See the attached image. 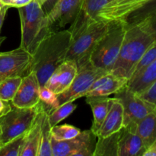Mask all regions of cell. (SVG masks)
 Segmentation results:
<instances>
[{
  "label": "cell",
  "mask_w": 156,
  "mask_h": 156,
  "mask_svg": "<svg viewBox=\"0 0 156 156\" xmlns=\"http://www.w3.org/2000/svg\"><path fill=\"white\" fill-rule=\"evenodd\" d=\"M73 37L68 30L52 32L40 42L32 54L31 71L43 87L50 75L66 60Z\"/></svg>",
  "instance_id": "1"
},
{
  "label": "cell",
  "mask_w": 156,
  "mask_h": 156,
  "mask_svg": "<svg viewBox=\"0 0 156 156\" xmlns=\"http://www.w3.org/2000/svg\"><path fill=\"white\" fill-rule=\"evenodd\" d=\"M154 41L152 34L140 24L126 26L118 57L110 73L129 80L139 61Z\"/></svg>",
  "instance_id": "2"
},
{
  "label": "cell",
  "mask_w": 156,
  "mask_h": 156,
  "mask_svg": "<svg viewBox=\"0 0 156 156\" xmlns=\"http://www.w3.org/2000/svg\"><path fill=\"white\" fill-rule=\"evenodd\" d=\"M18 10L21 30L20 47L33 54L40 42L53 31L38 0H32Z\"/></svg>",
  "instance_id": "3"
},
{
  "label": "cell",
  "mask_w": 156,
  "mask_h": 156,
  "mask_svg": "<svg viewBox=\"0 0 156 156\" xmlns=\"http://www.w3.org/2000/svg\"><path fill=\"white\" fill-rule=\"evenodd\" d=\"M126 30L125 23L110 22L108 31L99 39L90 55L89 61L94 67L111 72L118 57Z\"/></svg>",
  "instance_id": "4"
},
{
  "label": "cell",
  "mask_w": 156,
  "mask_h": 156,
  "mask_svg": "<svg viewBox=\"0 0 156 156\" xmlns=\"http://www.w3.org/2000/svg\"><path fill=\"white\" fill-rule=\"evenodd\" d=\"M42 108L43 105L41 101L37 106L30 108H17L12 105L8 112L0 116L1 146L28 132Z\"/></svg>",
  "instance_id": "5"
},
{
  "label": "cell",
  "mask_w": 156,
  "mask_h": 156,
  "mask_svg": "<svg viewBox=\"0 0 156 156\" xmlns=\"http://www.w3.org/2000/svg\"><path fill=\"white\" fill-rule=\"evenodd\" d=\"M110 22L97 20L86 27L85 30L73 38L67 52L66 59L74 60L77 68L89 62L90 55L95 44L108 31Z\"/></svg>",
  "instance_id": "6"
},
{
  "label": "cell",
  "mask_w": 156,
  "mask_h": 156,
  "mask_svg": "<svg viewBox=\"0 0 156 156\" xmlns=\"http://www.w3.org/2000/svg\"><path fill=\"white\" fill-rule=\"evenodd\" d=\"M114 94L123 105V127L133 132H136L137 123L155 110V106L143 100L126 85Z\"/></svg>",
  "instance_id": "7"
},
{
  "label": "cell",
  "mask_w": 156,
  "mask_h": 156,
  "mask_svg": "<svg viewBox=\"0 0 156 156\" xmlns=\"http://www.w3.org/2000/svg\"><path fill=\"white\" fill-rule=\"evenodd\" d=\"M109 72L94 67L90 62L78 68L77 74L71 85L64 92L56 95L57 107L69 101H74L77 98L84 97L94 81Z\"/></svg>",
  "instance_id": "8"
},
{
  "label": "cell",
  "mask_w": 156,
  "mask_h": 156,
  "mask_svg": "<svg viewBox=\"0 0 156 156\" xmlns=\"http://www.w3.org/2000/svg\"><path fill=\"white\" fill-rule=\"evenodd\" d=\"M97 136L92 131H81L75 138L56 141L52 138L53 156H93Z\"/></svg>",
  "instance_id": "9"
},
{
  "label": "cell",
  "mask_w": 156,
  "mask_h": 156,
  "mask_svg": "<svg viewBox=\"0 0 156 156\" xmlns=\"http://www.w3.org/2000/svg\"><path fill=\"white\" fill-rule=\"evenodd\" d=\"M32 54L23 49L0 53V82L9 77H24L31 72Z\"/></svg>",
  "instance_id": "10"
},
{
  "label": "cell",
  "mask_w": 156,
  "mask_h": 156,
  "mask_svg": "<svg viewBox=\"0 0 156 156\" xmlns=\"http://www.w3.org/2000/svg\"><path fill=\"white\" fill-rule=\"evenodd\" d=\"M40 88L36 74L31 71L22 78L19 88L11 102L17 108H34L40 102Z\"/></svg>",
  "instance_id": "11"
},
{
  "label": "cell",
  "mask_w": 156,
  "mask_h": 156,
  "mask_svg": "<svg viewBox=\"0 0 156 156\" xmlns=\"http://www.w3.org/2000/svg\"><path fill=\"white\" fill-rule=\"evenodd\" d=\"M84 0H57L53 9L47 14L50 27H62L72 24L79 13Z\"/></svg>",
  "instance_id": "12"
},
{
  "label": "cell",
  "mask_w": 156,
  "mask_h": 156,
  "mask_svg": "<svg viewBox=\"0 0 156 156\" xmlns=\"http://www.w3.org/2000/svg\"><path fill=\"white\" fill-rule=\"evenodd\" d=\"M77 72L76 62L74 60L66 59L50 75L44 86L53 94L58 95L68 89Z\"/></svg>",
  "instance_id": "13"
},
{
  "label": "cell",
  "mask_w": 156,
  "mask_h": 156,
  "mask_svg": "<svg viewBox=\"0 0 156 156\" xmlns=\"http://www.w3.org/2000/svg\"><path fill=\"white\" fill-rule=\"evenodd\" d=\"M110 0H84L81 10L70 25L73 38L82 33L89 24L98 20V14Z\"/></svg>",
  "instance_id": "14"
},
{
  "label": "cell",
  "mask_w": 156,
  "mask_h": 156,
  "mask_svg": "<svg viewBox=\"0 0 156 156\" xmlns=\"http://www.w3.org/2000/svg\"><path fill=\"white\" fill-rule=\"evenodd\" d=\"M128 80L118 77L111 73H107L98 78L84 97H101L115 94L126 86Z\"/></svg>",
  "instance_id": "15"
},
{
  "label": "cell",
  "mask_w": 156,
  "mask_h": 156,
  "mask_svg": "<svg viewBox=\"0 0 156 156\" xmlns=\"http://www.w3.org/2000/svg\"><path fill=\"white\" fill-rule=\"evenodd\" d=\"M123 127V108L117 98H110L106 117L97 134L98 138H106Z\"/></svg>",
  "instance_id": "16"
},
{
  "label": "cell",
  "mask_w": 156,
  "mask_h": 156,
  "mask_svg": "<svg viewBox=\"0 0 156 156\" xmlns=\"http://www.w3.org/2000/svg\"><path fill=\"white\" fill-rule=\"evenodd\" d=\"M144 144L136 132L123 127L119 131L117 156H143Z\"/></svg>",
  "instance_id": "17"
},
{
  "label": "cell",
  "mask_w": 156,
  "mask_h": 156,
  "mask_svg": "<svg viewBox=\"0 0 156 156\" xmlns=\"http://www.w3.org/2000/svg\"><path fill=\"white\" fill-rule=\"evenodd\" d=\"M47 114L43 107L37 116L33 126L27 133L25 142L21 149L20 156H37L41 137V128L45 114Z\"/></svg>",
  "instance_id": "18"
},
{
  "label": "cell",
  "mask_w": 156,
  "mask_h": 156,
  "mask_svg": "<svg viewBox=\"0 0 156 156\" xmlns=\"http://www.w3.org/2000/svg\"><path fill=\"white\" fill-rule=\"evenodd\" d=\"M110 98L108 96L101 97H86V102L91 107L93 113V123L91 130L97 136L108 111Z\"/></svg>",
  "instance_id": "19"
},
{
  "label": "cell",
  "mask_w": 156,
  "mask_h": 156,
  "mask_svg": "<svg viewBox=\"0 0 156 156\" xmlns=\"http://www.w3.org/2000/svg\"><path fill=\"white\" fill-rule=\"evenodd\" d=\"M156 81V59L146 66L136 77L128 81L126 86L137 94L147 89Z\"/></svg>",
  "instance_id": "20"
},
{
  "label": "cell",
  "mask_w": 156,
  "mask_h": 156,
  "mask_svg": "<svg viewBox=\"0 0 156 156\" xmlns=\"http://www.w3.org/2000/svg\"><path fill=\"white\" fill-rule=\"evenodd\" d=\"M136 133L141 138L145 147L156 140V110L149 113L136 125Z\"/></svg>",
  "instance_id": "21"
},
{
  "label": "cell",
  "mask_w": 156,
  "mask_h": 156,
  "mask_svg": "<svg viewBox=\"0 0 156 156\" xmlns=\"http://www.w3.org/2000/svg\"><path fill=\"white\" fill-rule=\"evenodd\" d=\"M119 132L115 133L106 138H98L93 156L116 155L117 156V141Z\"/></svg>",
  "instance_id": "22"
},
{
  "label": "cell",
  "mask_w": 156,
  "mask_h": 156,
  "mask_svg": "<svg viewBox=\"0 0 156 156\" xmlns=\"http://www.w3.org/2000/svg\"><path fill=\"white\" fill-rule=\"evenodd\" d=\"M51 126L48 120V114H45L41 128V137L37 156H53L52 152Z\"/></svg>",
  "instance_id": "23"
},
{
  "label": "cell",
  "mask_w": 156,
  "mask_h": 156,
  "mask_svg": "<svg viewBox=\"0 0 156 156\" xmlns=\"http://www.w3.org/2000/svg\"><path fill=\"white\" fill-rule=\"evenodd\" d=\"M22 77H9L0 82V99L12 101L20 86Z\"/></svg>",
  "instance_id": "24"
},
{
  "label": "cell",
  "mask_w": 156,
  "mask_h": 156,
  "mask_svg": "<svg viewBox=\"0 0 156 156\" xmlns=\"http://www.w3.org/2000/svg\"><path fill=\"white\" fill-rule=\"evenodd\" d=\"M76 108L77 105L73 103V101H69L63 105H59L57 108L53 109L51 112L47 114L49 123L51 127L57 125L64 119L67 118L72 113H73Z\"/></svg>",
  "instance_id": "25"
},
{
  "label": "cell",
  "mask_w": 156,
  "mask_h": 156,
  "mask_svg": "<svg viewBox=\"0 0 156 156\" xmlns=\"http://www.w3.org/2000/svg\"><path fill=\"white\" fill-rule=\"evenodd\" d=\"M154 14H156V0H150L140 9L129 15L125 21V23L126 26L133 25Z\"/></svg>",
  "instance_id": "26"
},
{
  "label": "cell",
  "mask_w": 156,
  "mask_h": 156,
  "mask_svg": "<svg viewBox=\"0 0 156 156\" xmlns=\"http://www.w3.org/2000/svg\"><path fill=\"white\" fill-rule=\"evenodd\" d=\"M27 133L22 134L0 146V156H20Z\"/></svg>",
  "instance_id": "27"
},
{
  "label": "cell",
  "mask_w": 156,
  "mask_h": 156,
  "mask_svg": "<svg viewBox=\"0 0 156 156\" xmlns=\"http://www.w3.org/2000/svg\"><path fill=\"white\" fill-rule=\"evenodd\" d=\"M80 133L81 130L79 128L69 124L59 125V126L56 125L51 127L52 138L56 141L71 140L77 136Z\"/></svg>",
  "instance_id": "28"
},
{
  "label": "cell",
  "mask_w": 156,
  "mask_h": 156,
  "mask_svg": "<svg viewBox=\"0 0 156 156\" xmlns=\"http://www.w3.org/2000/svg\"><path fill=\"white\" fill-rule=\"evenodd\" d=\"M155 59H156V41H154L153 44L145 52L143 56H142L140 60L137 63L136 66L134 69L133 73L132 76H131V78L129 79L136 77L137 75L140 74L146 66H148L149 64L152 63Z\"/></svg>",
  "instance_id": "29"
},
{
  "label": "cell",
  "mask_w": 156,
  "mask_h": 156,
  "mask_svg": "<svg viewBox=\"0 0 156 156\" xmlns=\"http://www.w3.org/2000/svg\"><path fill=\"white\" fill-rule=\"evenodd\" d=\"M136 24H140L145 30L149 32L153 37L155 41H156V14L147 17Z\"/></svg>",
  "instance_id": "30"
},
{
  "label": "cell",
  "mask_w": 156,
  "mask_h": 156,
  "mask_svg": "<svg viewBox=\"0 0 156 156\" xmlns=\"http://www.w3.org/2000/svg\"><path fill=\"white\" fill-rule=\"evenodd\" d=\"M143 100L156 107V81L143 92L139 94Z\"/></svg>",
  "instance_id": "31"
},
{
  "label": "cell",
  "mask_w": 156,
  "mask_h": 156,
  "mask_svg": "<svg viewBox=\"0 0 156 156\" xmlns=\"http://www.w3.org/2000/svg\"><path fill=\"white\" fill-rule=\"evenodd\" d=\"M3 5H9V7L19 8L28 4L32 0H0Z\"/></svg>",
  "instance_id": "32"
},
{
  "label": "cell",
  "mask_w": 156,
  "mask_h": 156,
  "mask_svg": "<svg viewBox=\"0 0 156 156\" xmlns=\"http://www.w3.org/2000/svg\"><path fill=\"white\" fill-rule=\"evenodd\" d=\"M9 5H3L2 9H0V30H1L3 22H4L5 18L6 13H7L8 9H9ZM3 40H5V37H0V44H2V42L3 41Z\"/></svg>",
  "instance_id": "33"
},
{
  "label": "cell",
  "mask_w": 156,
  "mask_h": 156,
  "mask_svg": "<svg viewBox=\"0 0 156 156\" xmlns=\"http://www.w3.org/2000/svg\"><path fill=\"white\" fill-rule=\"evenodd\" d=\"M143 156H156V140L146 148Z\"/></svg>",
  "instance_id": "34"
},
{
  "label": "cell",
  "mask_w": 156,
  "mask_h": 156,
  "mask_svg": "<svg viewBox=\"0 0 156 156\" xmlns=\"http://www.w3.org/2000/svg\"><path fill=\"white\" fill-rule=\"evenodd\" d=\"M12 104L11 101H5L0 99V116L3 115L12 108Z\"/></svg>",
  "instance_id": "35"
},
{
  "label": "cell",
  "mask_w": 156,
  "mask_h": 156,
  "mask_svg": "<svg viewBox=\"0 0 156 156\" xmlns=\"http://www.w3.org/2000/svg\"><path fill=\"white\" fill-rule=\"evenodd\" d=\"M38 1H39V2L41 3V4L42 5H44V3H45L47 1V0H38Z\"/></svg>",
  "instance_id": "36"
},
{
  "label": "cell",
  "mask_w": 156,
  "mask_h": 156,
  "mask_svg": "<svg viewBox=\"0 0 156 156\" xmlns=\"http://www.w3.org/2000/svg\"><path fill=\"white\" fill-rule=\"evenodd\" d=\"M1 139H2V129H1V127H0V146H1Z\"/></svg>",
  "instance_id": "37"
},
{
  "label": "cell",
  "mask_w": 156,
  "mask_h": 156,
  "mask_svg": "<svg viewBox=\"0 0 156 156\" xmlns=\"http://www.w3.org/2000/svg\"><path fill=\"white\" fill-rule=\"evenodd\" d=\"M2 5H3V4H2V2L0 1V9H2Z\"/></svg>",
  "instance_id": "38"
},
{
  "label": "cell",
  "mask_w": 156,
  "mask_h": 156,
  "mask_svg": "<svg viewBox=\"0 0 156 156\" xmlns=\"http://www.w3.org/2000/svg\"><path fill=\"white\" fill-rule=\"evenodd\" d=\"M111 1H114V0H110V2H111Z\"/></svg>",
  "instance_id": "39"
},
{
  "label": "cell",
  "mask_w": 156,
  "mask_h": 156,
  "mask_svg": "<svg viewBox=\"0 0 156 156\" xmlns=\"http://www.w3.org/2000/svg\"><path fill=\"white\" fill-rule=\"evenodd\" d=\"M155 110H156V108H155Z\"/></svg>",
  "instance_id": "40"
}]
</instances>
